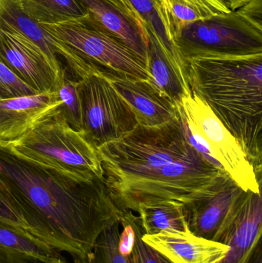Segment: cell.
Wrapping results in <instances>:
<instances>
[{"label": "cell", "instance_id": "cell-1", "mask_svg": "<svg viewBox=\"0 0 262 263\" xmlns=\"http://www.w3.org/2000/svg\"><path fill=\"white\" fill-rule=\"evenodd\" d=\"M97 151L117 206L135 213L157 202L183 203L225 172L191 145L181 117L158 127L138 124Z\"/></svg>", "mask_w": 262, "mask_h": 263}, {"label": "cell", "instance_id": "cell-2", "mask_svg": "<svg viewBox=\"0 0 262 263\" xmlns=\"http://www.w3.org/2000/svg\"><path fill=\"white\" fill-rule=\"evenodd\" d=\"M0 179L29 218L73 259H88L100 235L119 223L104 176H78L26 160L0 143Z\"/></svg>", "mask_w": 262, "mask_h": 263}, {"label": "cell", "instance_id": "cell-3", "mask_svg": "<svg viewBox=\"0 0 262 263\" xmlns=\"http://www.w3.org/2000/svg\"><path fill=\"white\" fill-rule=\"evenodd\" d=\"M192 92L239 142L261 180L262 53L186 60Z\"/></svg>", "mask_w": 262, "mask_h": 263}, {"label": "cell", "instance_id": "cell-4", "mask_svg": "<svg viewBox=\"0 0 262 263\" xmlns=\"http://www.w3.org/2000/svg\"><path fill=\"white\" fill-rule=\"evenodd\" d=\"M173 46L185 62L198 57L262 53V0L189 23Z\"/></svg>", "mask_w": 262, "mask_h": 263}, {"label": "cell", "instance_id": "cell-5", "mask_svg": "<svg viewBox=\"0 0 262 263\" xmlns=\"http://www.w3.org/2000/svg\"><path fill=\"white\" fill-rule=\"evenodd\" d=\"M11 151L26 160L74 176H103L97 148L72 129L58 109L14 143Z\"/></svg>", "mask_w": 262, "mask_h": 263}, {"label": "cell", "instance_id": "cell-6", "mask_svg": "<svg viewBox=\"0 0 262 263\" xmlns=\"http://www.w3.org/2000/svg\"><path fill=\"white\" fill-rule=\"evenodd\" d=\"M39 26L53 40L72 49L102 72L152 80L146 65L123 43L93 24L87 15L80 20Z\"/></svg>", "mask_w": 262, "mask_h": 263}, {"label": "cell", "instance_id": "cell-7", "mask_svg": "<svg viewBox=\"0 0 262 263\" xmlns=\"http://www.w3.org/2000/svg\"><path fill=\"white\" fill-rule=\"evenodd\" d=\"M82 132L98 148L121 139L137 126L135 114L105 75L94 69L77 83Z\"/></svg>", "mask_w": 262, "mask_h": 263}, {"label": "cell", "instance_id": "cell-8", "mask_svg": "<svg viewBox=\"0 0 262 263\" xmlns=\"http://www.w3.org/2000/svg\"><path fill=\"white\" fill-rule=\"evenodd\" d=\"M182 112L191 135L245 191L261 193V181L236 138L195 93L183 99Z\"/></svg>", "mask_w": 262, "mask_h": 263}, {"label": "cell", "instance_id": "cell-9", "mask_svg": "<svg viewBox=\"0 0 262 263\" xmlns=\"http://www.w3.org/2000/svg\"><path fill=\"white\" fill-rule=\"evenodd\" d=\"M226 172L183 202L188 228L195 236L219 242L246 193Z\"/></svg>", "mask_w": 262, "mask_h": 263}, {"label": "cell", "instance_id": "cell-10", "mask_svg": "<svg viewBox=\"0 0 262 263\" xmlns=\"http://www.w3.org/2000/svg\"><path fill=\"white\" fill-rule=\"evenodd\" d=\"M0 61L38 94L58 92L63 86L66 75L18 31L0 29Z\"/></svg>", "mask_w": 262, "mask_h": 263}, {"label": "cell", "instance_id": "cell-11", "mask_svg": "<svg viewBox=\"0 0 262 263\" xmlns=\"http://www.w3.org/2000/svg\"><path fill=\"white\" fill-rule=\"evenodd\" d=\"M104 73L130 106L138 124L146 127H158L179 118L180 106L158 89L152 80Z\"/></svg>", "mask_w": 262, "mask_h": 263}, {"label": "cell", "instance_id": "cell-12", "mask_svg": "<svg viewBox=\"0 0 262 263\" xmlns=\"http://www.w3.org/2000/svg\"><path fill=\"white\" fill-rule=\"evenodd\" d=\"M61 104L58 92L0 100V143L19 140Z\"/></svg>", "mask_w": 262, "mask_h": 263}, {"label": "cell", "instance_id": "cell-13", "mask_svg": "<svg viewBox=\"0 0 262 263\" xmlns=\"http://www.w3.org/2000/svg\"><path fill=\"white\" fill-rule=\"evenodd\" d=\"M262 199L261 193L248 191L235 218L219 242L229 250L218 263H247L261 242Z\"/></svg>", "mask_w": 262, "mask_h": 263}, {"label": "cell", "instance_id": "cell-14", "mask_svg": "<svg viewBox=\"0 0 262 263\" xmlns=\"http://www.w3.org/2000/svg\"><path fill=\"white\" fill-rule=\"evenodd\" d=\"M143 239L172 263H218L229 248L189 232L166 230L155 235L143 234Z\"/></svg>", "mask_w": 262, "mask_h": 263}, {"label": "cell", "instance_id": "cell-15", "mask_svg": "<svg viewBox=\"0 0 262 263\" xmlns=\"http://www.w3.org/2000/svg\"><path fill=\"white\" fill-rule=\"evenodd\" d=\"M78 1L93 24L123 43L146 65L147 38L136 20L106 0Z\"/></svg>", "mask_w": 262, "mask_h": 263}, {"label": "cell", "instance_id": "cell-16", "mask_svg": "<svg viewBox=\"0 0 262 263\" xmlns=\"http://www.w3.org/2000/svg\"><path fill=\"white\" fill-rule=\"evenodd\" d=\"M0 29L17 30L29 37L65 75L66 66L75 59V53L69 47L53 40L39 25L23 13L18 0H0Z\"/></svg>", "mask_w": 262, "mask_h": 263}, {"label": "cell", "instance_id": "cell-17", "mask_svg": "<svg viewBox=\"0 0 262 263\" xmlns=\"http://www.w3.org/2000/svg\"><path fill=\"white\" fill-rule=\"evenodd\" d=\"M147 38L146 69L153 83L175 104L192 94L187 71L168 55L153 35L144 29Z\"/></svg>", "mask_w": 262, "mask_h": 263}, {"label": "cell", "instance_id": "cell-18", "mask_svg": "<svg viewBox=\"0 0 262 263\" xmlns=\"http://www.w3.org/2000/svg\"><path fill=\"white\" fill-rule=\"evenodd\" d=\"M0 222L15 229L28 237L63 251L61 243L49 232L32 220L15 200L0 179Z\"/></svg>", "mask_w": 262, "mask_h": 263}, {"label": "cell", "instance_id": "cell-19", "mask_svg": "<svg viewBox=\"0 0 262 263\" xmlns=\"http://www.w3.org/2000/svg\"><path fill=\"white\" fill-rule=\"evenodd\" d=\"M155 3L166 35L172 45L185 26L216 15L198 0H155Z\"/></svg>", "mask_w": 262, "mask_h": 263}, {"label": "cell", "instance_id": "cell-20", "mask_svg": "<svg viewBox=\"0 0 262 263\" xmlns=\"http://www.w3.org/2000/svg\"><path fill=\"white\" fill-rule=\"evenodd\" d=\"M119 249L131 263H172L143 239L139 218L130 210H122Z\"/></svg>", "mask_w": 262, "mask_h": 263}, {"label": "cell", "instance_id": "cell-21", "mask_svg": "<svg viewBox=\"0 0 262 263\" xmlns=\"http://www.w3.org/2000/svg\"><path fill=\"white\" fill-rule=\"evenodd\" d=\"M18 3L23 13L38 25L58 24L87 15L78 0H18Z\"/></svg>", "mask_w": 262, "mask_h": 263}, {"label": "cell", "instance_id": "cell-22", "mask_svg": "<svg viewBox=\"0 0 262 263\" xmlns=\"http://www.w3.org/2000/svg\"><path fill=\"white\" fill-rule=\"evenodd\" d=\"M137 213L144 234L155 235L166 230L189 231L181 202H157L140 207Z\"/></svg>", "mask_w": 262, "mask_h": 263}, {"label": "cell", "instance_id": "cell-23", "mask_svg": "<svg viewBox=\"0 0 262 263\" xmlns=\"http://www.w3.org/2000/svg\"><path fill=\"white\" fill-rule=\"evenodd\" d=\"M0 248L12 250L43 263H63L61 252L34 240L15 229L0 222Z\"/></svg>", "mask_w": 262, "mask_h": 263}, {"label": "cell", "instance_id": "cell-24", "mask_svg": "<svg viewBox=\"0 0 262 263\" xmlns=\"http://www.w3.org/2000/svg\"><path fill=\"white\" fill-rule=\"evenodd\" d=\"M138 22L144 29L149 30L156 39L160 46L180 66L186 69V62L180 57L173 45L170 43L164 26L158 16L155 0H127Z\"/></svg>", "mask_w": 262, "mask_h": 263}, {"label": "cell", "instance_id": "cell-25", "mask_svg": "<svg viewBox=\"0 0 262 263\" xmlns=\"http://www.w3.org/2000/svg\"><path fill=\"white\" fill-rule=\"evenodd\" d=\"M119 227V223H115L100 235L88 258L89 263H131L120 251Z\"/></svg>", "mask_w": 262, "mask_h": 263}, {"label": "cell", "instance_id": "cell-26", "mask_svg": "<svg viewBox=\"0 0 262 263\" xmlns=\"http://www.w3.org/2000/svg\"><path fill=\"white\" fill-rule=\"evenodd\" d=\"M78 82L65 76L63 86L58 92L62 104L57 109L72 129L82 132L81 106L77 91Z\"/></svg>", "mask_w": 262, "mask_h": 263}, {"label": "cell", "instance_id": "cell-27", "mask_svg": "<svg viewBox=\"0 0 262 263\" xmlns=\"http://www.w3.org/2000/svg\"><path fill=\"white\" fill-rule=\"evenodd\" d=\"M36 92L22 81L0 61V100L36 95Z\"/></svg>", "mask_w": 262, "mask_h": 263}, {"label": "cell", "instance_id": "cell-28", "mask_svg": "<svg viewBox=\"0 0 262 263\" xmlns=\"http://www.w3.org/2000/svg\"><path fill=\"white\" fill-rule=\"evenodd\" d=\"M198 1L216 15L229 13L239 9L248 3L247 0H198Z\"/></svg>", "mask_w": 262, "mask_h": 263}, {"label": "cell", "instance_id": "cell-29", "mask_svg": "<svg viewBox=\"0 0 262 263\" xmlns=\"http://www.w3.org/2000/svg\"><path fill=\"white\" fill-rule=\"evenodd\" d=\"M0 263H43L26 255L0 248Z\"/></svg>", "mask_w": 262, "mask_h": 263}, {"label": "cell", "instance_id": "cell-30", "mask_svg": "<svg viewBox=\"0 0 262 263\" xmlns=\"http://www.w3.org/2000/svg\"><path fill=\"white\" fill-rule=\"evenodd\" d=\"M247 263H262V250L261 242L257 245Z\"/></svg>", "mask_w": 262, "mask_h": 263}, {"label": "cell", "instance_id": "cell-31", "mask_svg": "<svg viewBox=\"0 0 262 263\" xmlns=\"http://www.w3.org/2000/svg\"><path fill=\"white\" fill-rule=\"evenodd\" d=\"M73 262L72 263H89L87 259H73ZM67 263V262H63Z\"/></svg>", "mask_w": 262, "mask_h": 263}, {"label": "cell", "instance_id": "cell-32", "mask_svg": "<svg viewBox=\"0 0 262 263\" xmlns=\"http://www.w3.org/2000/svg\"><path fill=\"white\" fill-rule=\"evenodd\" d=\"M248 2L250 1V0H247Z\"/></svg>", "mask_w": 262, "mask_h": 263}]
</instances>
